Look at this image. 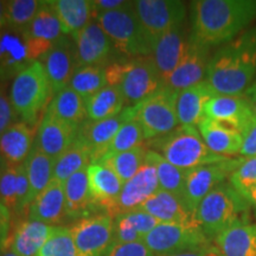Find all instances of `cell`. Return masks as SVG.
Masks as SVG:
<instances>
[{
	"label": "cell",
	"instance_id": "obj_23",
	"mask_svg": "<svg viewBox=\"0 0 256 256\" xmlns=\"http://www.w3.org/2000/svg\"><path fill=\"white\" fill-rule=\"evenodd\" d=\"M28 218L57 226L68 220L66 194L62 182L52 178L49 185L34 198L28 211Z\"/></svg>",
	"mask_w": 256,
	"mask_h": 256
},
{
	"label": "cell",
	"instance_id": "obj_11",
	"mask_svg": "<svg viewBox=\"0 0 256 256\" xmlns=\"http://www.w3.org/2000/svg\"><path fill=\"white\" fill-rule=\"evenodd\" d=\"M242 158H230L215 164L188 170L183 200L192 212H196L202 200L218 185L229 180L230 174L241 164Z\"/></svg>",
	"mask_w": 256,
	"mask_h": 256
},
{
	"label": "cell",
	"instance_id": "obj_52",
	"mask_svg": "<svg viewBox=\"0 0 256 256\" xmlns=\"http://www.w3.org/2000/svg\"><path fill=\"white\" fill-rule=\"evenodd\" d=\"M243 96H244L246 100H247L249 106H250L252 113H254L256 118V76L254 81L250 83V86L243 92Z\"/></svg>",
	"mask_w": 256,
	"mask_h": 256
},
{
	"label": "cell",
	"instance_id": "obj_45",
	"mask_svg": "<svg viewBox=\"0 0 256 256\" xmlns=\"http://www.w3.org/2000/svg\"><path fill=\"white\" fill-rule=\"evenodd\" d=\"M228 182L248 200L252 190L256 188V156L242 158L241 164L230 174Z\"/></svg>",
	"mask_w": 256,
	"mask_h": 256
},
{
	"label": "cell",
	"instance_id": "obj_28",
	"mask_svg": "<svg viewBox=\"0 0 256 256\" xmlns=\"http://www.w3.org/2000/svg\"><path fill=\"white\" fill-rule=\"evenodd\" d=\"M197 128L211 152L226 158L241 153L242 134L234 127L204 118Z\"/></svg>",
	"mask_w": 256,
	"mask_h": 256
},
{
	"label": "cell",
	"instance_id": "obj_27",
	"mask_svg": "<svg viewBox=\"0 0 256 256\" xmlns=\"http://www.w3.org/2000/svg\"><path fill=\"white\" fill-rule=\"evenodd\" d=\"M56 226L34 220H20L10 235L8 248L18 256H37Z\"/></svg>",
	"mask_w": 256,
	"mask_h": 256
},
{
	"label": "cell",
	"instance_id": "obj_18",
	"mask_svg": "<svg viewBox=\"0 0 256 256\" xmlns=\"http://www.w3.org/2000/svg\"><path fill=\"white\" fill-rule=\"evenodd\" d=\"M78 128L46 112L38 124L34 147L56 160L78 139Z\"/></svg>",
	"mask_w": 256,
	"mask_h": 256
},
{
	"label": "cell",
	"instance_id": "obj_10",
	"mask_svg": "<svg viewBox=\"0 0 256 256\" xmlns=\"http://www.w3.org/2000/svg\"><path fill=\"white\" fill-rule=\"evenodd\" d=\"M164 87L162 76L151 56L138 57L124 62L119 88L124 101L136 106Z\"/></svg>",
	"mask_w": 256,
	"mask_h": 256
},
{
	"label": "cell",
	"instance_id": "obj_22",
	"mask_svg": "<svg viewBox=\"0 0 256 256\" xmlns=\"http://www.w3.org/2000/svg\"><path fill=\"white\" fill-rule=\"evenodd\" d=\"M255 115L250 106L241 95L215 94L206 106V118L229 124L240 133L250 122Z\"/></svg>",
	"mask_w": 256,
	"mask_h": 256
},
{
	"label": "cell",
	"instance_id": "obj_56",
	"mask_svg": "<svg viewBox=\"0 0 256 256\" xmlns=\"http://www.w3.org/2000/svg\"><path fill=\"white\" fill-rule=\"evenodd\" d=\"M0 256H18V255H17V254H14V252H11V250H10V249H8V250L2 252V254L0 255Z\"/></svg>",
	"mask_w": 256,
	"mask_h": 256
},
{
	"label": "cell",
	"instance_id": "obj_13",
	"mask_svg": "<svg viewBox=\"0 0 256 256\" xmlns=\"http://www.w3.org/2000/svg\"><path fill=\"white\" fill-rule=\"evenodd\" d=\"M210 48L200 43L191 36L183 58L174 72L164 80V87L179 92L184 89L206 81Z\"/></svg>",
	"mask_w": 256,
	"mask_h": 256
},
{
	"label": "cell",
	"instance_id": "obj_26",
	"mask_svg": "<svg viewBox=\"0 0 256 256\" xmlns=\"http://www.w3.org/2000/svg\"><path fill=\"white\" fill-rule=\"evenodd\" d=\"M34 127L16 121L0 136V156L8 166L23 165L34 147Z\"/></svg>",
	"mask_w": 256,
	"mask_h": 256
},
{
	"label": "cell",
	"instance_id": "obj_25",
	"mask_svg": "<svg viewBox=\"0 0 256 256\" xmlns=\"http://www.w3.org/2000/svg\"><path fill=\"white\" fill-rule=\"evenodd\" d=\"M188 40L190 34H186L183 24L168 31L156 42L151 57L159 70L162 82L183 58Z\"/></svg>",
	"mask_w": 256,
	"mask_h": 256
},
{
	"label": "cell",
	"instance_id": "obj_54",
	"mask_svg": "<svg viewBox=\"0 0 256 256\" xmlns=\"http://www.w3.org/2000/svg\"><path fill=\"white\" fill-rule=\"evenodd\" d=\"M5 2L0 0V32L6 28V18H5Z\"/></svg>",
	"mask_w": 256,
	"mask_h": 256
},
{
	"label": "cell",
	"instance_id": "obj_42",
	"mask_svg": "<svg viewBox=\"0 0 256 256\" xmlns=\"http://www.w3.org/2000/svg\"><path fill=\"white\" fill-rule=\"evenodd\" d=\"M40 0H8L5 2L6 28L25 32L40 6Z\"/></svg>",
	"mask_w": 256,
	"mask_h": 256
},
{
	"label": "cell",
	"instance_id": "obj_12",
	"mask_svg": "<svg viewBox=\"0 0 256 256\" xmlns=\"http://www.w3.org/2000/svg\"><path fill=\"white\" fill-rule=\"evenodd\" d=\"M69 228L78 256H104L113 246L114 218L106 214L78 220Z\"/></svg>",
	"mask_w": 256,
	"mask_h": 256
},
{
	"label": "cell",
	"instance_id": "obj_32",
	"mask_svg": "<svg viewBox=\"0 0 256 256\" xmlns=\"http://www.w3.org/2000/svg\"><path fill=\"white\" fill-rule=\"evenodd\" d=\"M160 222L142 209H136L114 217L113 244L142 242Z\"/></svg>",
	"mask_w": 256,
	"mask_h": 256
},
{
	"label": "cell",
	"instance_id": "obj_1",
	"mask_svg": "<svg viewBox=\"0 0 256 256\" xmlns=\"http://www.w3.org/2000/svg\"><path fill=\"white\" fill-rule=\"evenodd\" d=\"M256 20V0L191 2V36L206 46H223Z\"/></svg>",
	"mask_w": 256,
	"mask_h": 256
},
{
	"label": "cell",
	"instance_id": "obj_20",
	"mask_svg": "<svg viewBox=\"0 0 256 256\" xmlns=\"http://www.w3.org/2000/svg\"><path fill=\"white\" fill-rule=\"evenodd\" d=\"M130 115L132 108L128 106L116 116L100 121L86 120L80 126L78 138L90 148L94 162H98L107 153L115 134Z\"/></svg>",
	"mask_w": 256,
	"mask_h": 256
},
{
	"label": "cell",
	"instance_id": "obj_6",
	"mask_svg": "<svg viewBox=\"0 0 256 256\" xmlns=\"http://www.w3.org/2000/svg\"><path fill=\"white\" fill-rule=\"evenodd\" d=\"M96 20L121 55L130 60L152 55V46L140 24L133 2H128L116 11L96 16Z\"/></svg>",
	"mask_w": 256,
	"mask_h": 256
},
{
	"label": "cell",
	"instance_id": "obj_24",
	"mask_svg": "<svg viewBox=\"0 0 256 256\" xmlns=\"http://www.w3.org/2000/svg\"><path fill=\"white\" fill-rule=\"evenodd\" d=\"M28 180L25 166H5L0 172V203L12 216L22 217L28 211Z\"/></svg>",
	"mask_w": 256,
	"mask_h": 256
},
{
	"label": "cell",
	"instance_id": "obj_43",
	"mask_svg": "<svg viewBox=\"0 0 256 256\" xmlns=\"http://www.w3.org/2000/svg\"><path fill=\"white\" fill-rule=\"evenodd\" d=\"M130 108H132V106H130ZM144 140H145V136H144L142 127L139 124V121L134 118L132 108V115L124 121V124L115 134L106 154L126 152L130 150L136 148V147L142 146Z\"/></svg>",
	"mask_w": 256,
	"mask_h": 256
},
{
	"label": "cell",
	"instance_id": "obj_49",
	"mask_svg": "<svg viewBox=\"0 0 256 256\" xmlns=\"http://www.w3.org/2000/svg\"><path fill=\"white\" fill-rule=\"evenodd\" d=\"M128 2L124 0H94L92 2V8H94V16L108 14V12L116 11L124 5H127Z\"/></svg>",
	"mask_w": 256,
	"mask_h": 256
},
{
	"label": "cell",
	"instance_id": "obj_31",
	"mask_svg": "<svg viewBox=\"0 0 256 256\" xmlns=\"http://www.w3.org/2000/svg\"><path fill=\"white\" fill-rule=\"evenodd\" d=\"M66 194V217L70 220H78L92 215H96L89 192L87 168L82 170L63 183Z\"/></svg>",
	"mask_w": 256,
	"mask_h": 256
},
{
	"label": "cell",
	"instance_id": "obj_44",
	"mask_svg": "<svg viewBox=\"0 0 256 256\" xmlns=\"http://www.w3.org/2000/svg\"><path fill=\"white\" fill-rule=\"evenodd\" d=\"M37 256H78L69 226H57Z\"/></svg>",
	"mask_w": 256,
	"mask_h": 256
},
{
	"label": "cell",
	"instance_id": "obj_47",
	"mask_svg": "<svg viewBox=\"0 0 256 256\" xmlns=\"http://www.w3.org/2000/svg\"><path fill=\"white\" fill-rule=\"evenodd\" d=\"M242 134V148H241V158H250L256 156V118L249 122L244 130L241 132Z\"/></svg>",
	"mask_w": 256,
	"mask_h": 256
},
{
	"label": "cell",
	"instance_id": "obj_38",
	"mask_svg": "<svg viewBox=\"0 0 256 256\" xmlns=\"http://www.w3.org/2000/svg\"><path fill=\"white\" fill-rule=\"evenodd\" d=\"M92 162H94L92 152L78 138L75 142L55 160L54 178L64 183L72 176L87 168Z\"/></svg>",
	"mask_w": 256,
	"mask_h": 256
},
{
	"label": "cell",
	"instance_id": "obj_3",
	"mask_svg": "<svg viewBox=\"0 0 256 256\" xmlns=\"http://www.w3.org/2000/svg\"><path fill=\"white\" fill-rule=\"evenodd\" d=\"M249 214L250 203L226 182L200 202L194 215L204 234L212 240L232 226L249 223Z\"/></svg>",
	"mask_w": 256,
	"mask_h": 256
},
{
	"label": "cell",
	"instance_id": "obj_53",
	"mask_svg": "<svg viewBox=\"0 0 256 256\" xmlns=\"http://www.w3.org/2000/svg\"><path fill=\"white\" fill-rule=\"evenodd\" d=\"M11 220H12L11 212H10L8 208H5L2 203H0V220L5 223H11Z\"/></svg>",
	"mask_w": 256,
	"mask_h": 256
},
{
	"label": "cell",
	"instance_id": "obj_57",
	"mask_svg": "<svg viewBox=\"0 0 256 256\" xmlns=\"http://www.w3.org/2000/svg\"><path fill=\"white\" fill-rule=\"evenodd\" d=\"M5 166H6V164L4 162V160H2V156H0V172L5 168Z\"/></svg>",
	"mask_w": 256,
	"mask_h": 256
},
{
	"label": "cell",
	"instance_id": "obj_2",
	"mask_svg": "<svg viewBox=\"0 0 256 256\" xmlns=\"http://www.w3.org/2000/svg\"><path fill=\"white\" fill-rule=\"evenodd\" d=\"M256 76V25L210 57L206 82L215 94L241 95Z\"/></svg>",
	"mask_w": 256,
	"mask_h": 256
},
{
	"label": "cell",
	"instance_id": "obj_41",
	"mask_svg": "<svg viewBox=\"0 0 256 256\" xmlns=\"http://www.w3.org/2000/svg\"><path fill=\"white\" fill-rule=\"evenodd\" d=\"M70 87L81 96L83 100H87L92 95L107 87L104 66H80L75 70Z\"/></svg>",
	"mask_w": 256,
	"mask_h": 256
},
{
	"label": "cell",
	"instance_id": "obj_8",
	"mask_svg": "<svg viewBox=\"0 0 256 256\" xmlns=\"http://www.w3.org/2000/svg\"><path fill=\"white\" fill-rule=\"evenodd\" d=\"M177 94L162 87L148 98L132 106L134 118L142 124L146 140L164 136L179 126Z\"/></svg>",
	"mask_w": 256,
	"mask_h": 256
},
{
	"label": "cell",
	"instance_id": "obj_14",
	"mask_svg": "<svg viewBox=\"0 0 256 256\" xmlns=\"http://www.w3.org/2000/svg\"><path fill=\"white\" fill-rule=\"evenodd\" d=\"M34 60L30 42L24 32L6 28L0 32V83L14 81Z\"/></svg>",
	"mask_w": 256,
	"mask_h": 256
},
{
	"label": "cell",
	"instance_id": "obj_15",
	"mask_svg": "<svg viewBox=\"0 0 256 256\" xmlns=\"http://www.w3.org/2000/svg\"><path fill=\"white\" fill-rule=\"evenodd\" d=\"M159 188L156 170L154 165L146 159L139 172L124 184L116 203L108 211L107 215L114 218L124 212L139 209L144 202L153 196Z\"/></svg>",
	"mask_w": 256,
	"mask_h": 256
},
{
	"label": "cell",
	"instance_id": "obj_50",
	"mask_svg": "<svg viewBox=\"0 0 256 256\" xmlns=\"http://www.w3.org/2000/svg\"><path fill=\"white\" fill-rule=\"evenodd\" d=\"M170 256H223L218 250V248L215 246H206V247L194 249V250L178 252V254H174Z\"/></svg>",
	"mask_w": 256,
	"mask_h": 256
},
{
	"label": "cell",
	"instance_id": "obj_17",
	"mask_svg": "<svg viewBox=\"0 0 256 256\" xmlns=\"http://www.w3.org/2000/svg\"><path fill=\"white\" fill-rule=\"evenodd\" d=\"M75 43L78 68L86 66H107L114 46L102 28L90 22L76 34H72Z\"/></svg>",
	"mask_w": 256,
	"mask_h": 256
},
{
	"label": "cell",
	"instance_id": "obj_5",
	"mask_svg": "<svg viewBox=\"0 0 256 256\" xmlns=\"http://www.w3.org/2000/svg\"><path fill=\"white\" fill-rule=\"evenodd\" d=\"M52 96L43 64L37 60L12 81L8 98L20 121L34 127Z\"/></svg>",
	"mask_w": 256,
	"mask_h": 256
},
{
	"label": "cell",
	"instance_id": "obj_46",
	"mask_svg": "<svg viewBox=\"0 0 256 256\" xmlns=\"http://www.w3.org/2000/svg\"><path fill=\"white\" fill-rule=\"evenodd\" d=\"M104 256H156L144 242L126 243V244H113Z\"/></svg>",
	"mask_w": 256,
	"mask_h": 256
},
{
	"label": "cell",
	"instance_id": "obj_30",
	"mask_svg": "<svg viewBox=\"0 0 256 256\" xmlns=\"http://www.w3.org/2000/svg\"><path fill=\"white\" fill-rule=\"evenodd\" d=\"M215 95L206 81L184 89L177 94V115L179 124L198 126L206 118V106Z\"/></svg>",
	"mask_w": 256,
	"mask_h": 256
},
{
	"label": "cell",
	"instance_id": "obj_9",
	"mask_svg": "<svg viewBox=\"0 0 256 256\" xmlns=\"http://www.w3.org/2000/svg\"><path fill=\"white\" fill-rule=\"evenodd\" d=\"M133 6L152 50L160 37L183 25L186 18V5L178 0H136Z\"/></svg>",
	"mask_w": 256,
	"mask_h": 256
},
{
	"label": "cell",
	"instance_id": "obj_34",
	"mask_svg": "<svg viewBox=\"0 0 256 256\" xmlns=\"http://www.w3.org/2000/svg\"><path fill=\"white\" fill-rule=\"evenodd\" d=\"M215 241L223 256H256V224L232 226L220 232Z\"/></svg>",
	"mask_w": 256,
	"mask_h": 256
},
{
	"label": "cell",
	"instance_id": "obj_19",
	"mask_svg": "<svg viewBox=\"0 0 256 256\" xmlns=\"http://www.w3.org/2000/svg\"><path fill=\"white\" fill-rule=\"evenodd\" d=\"M30 42L31 52L34 60H42L51 46L66 34L57 16L48 2H42L37 14L24 32Z\"/></svg>",
	"mask_w": 256,
	"mask_h": 256
},
{
	"label": "cell",
	"instance_id": "obj_7",
	"mask_svg": "<svg viewBox=\"0 0 256 256\" xmlns=\"http://www.w3.org/2000/svg\"><path fill=\"white\" fill-rule=\"evenodd\" d=\"M142 242L156 256H170L210 246V238L198 223L160 222Z\"/></svg>",
	"mask_w": 256,
	"mask_h": 256
},
{
	"label": "cell",
	"instance_id": "obj_16",
	"mask_svg": "<svg viewBox=\"0 0 256 256\" xmlns=\"http://www.w3.org/2000/svg\"><path fill=\"white\" fill-rule=\"evenodd\" d=\"M46 70L51 90L55 95L62 89L69 87L70 80L78 69L75 43L72 38L63 36L40 60Z\"/></svg>",
	"mask_w": 256,
	"mask_h": 256
},
{
	"label": "cell",
	"instance_id": "obj_40",
	"mask_svg": "<svg viewBox=\"0 0 256 256\" xmlns=\"http://www.w3.org/2000/svg\"><path fill=\"white\" fill-rule=\"evenodd\" d=\"M146 153L147 148L140 146L126 152L106 154L98 162L108 166L124 184L132 179L145 164Z\"/></svg>",
	"mask_w": 256,
	"mask_h": 256
},
{
	"label": "cell",
	"instance_id": "obj_51",
	"mask_svg": "<svg viewBox=\"0 0 256 256\" xmlns=\"http://www.w3.org/2000/svg\"><path fill=\"white\" fill-rule=\"evenodd\" d=\"M10 226L11 223H5L0 220V255L8 250L10 242Z\"/></svg>",
	"mask_w": 256,
	"mask_h": 256
},
{
	"label": "cell",
	"instance_id": "obj_21",
	"mask_svg": "<svg viewBox=\"0 0 256 256\" xmlns=\"http://www.w3.org/2000/svg\"><path fill=\"white\" fill-rule=\"evenodd\" d=\"M89 192L98 212L104 211L107 215L119 198L124 183L112 170L102 164L94 162L87 168Z\"/></svg>",
	"mask_w": 256,
	"mask_h": 256
},
{
	"label": "cell",
	"instance_id": "obj_4",
	"mask_svg": "<svg viewBox=\"0 0 256 256\" xmlns=\"http://www.w3.org/2000/svg\"><path fill=\"white\" fill-rule=\"evenodd\" d=\"M148 147L172 165L186 171L230 159L211 152L196 126L179 124L166 136L150 140Z\"/></svg>",
	"mask_w": 256,
	"mask_h": 256
},
{
	"label": "cell",
	"instance_id": "obj_33",
	"mask_svg": "<svg viewBox=\"0 0 256 256\" xmlns=\"http://www.w3.org/2000/svg\"><path fill=\"white\" fill-rule=\"evenodd\" d=\"M48 4L56 14L66 36L87 26L94 16L90 0H49Z\"/></svg>",
	"mask_w": 256,
	"mask_h": 256
},
{
	"label": "cell",
	"instance_id": "obj_35",
	"mask_svg": "<svg viewBox=\"0 0 256 256\" xmlns=\"http://www.w3.org/2000/svg\"><path fill=\"white\" fill-rule=\"evenodd\" d=\"M46 113L64 122L78 127L88 120L84 100L70 86L52 96L46 108Z\"/></svg>",
	"mask_w": 256,
	"mask_h": 256
},
{
	"label": "cell",
	"instance_id": "obj_55",
	"mask_svg": "<svg viewBox=\"0 0 256 256\" xmlns=\"http://www.w3.org/2000/svg\"><path fill=\"white\" fill-rule=\"evenodd\" d=\"M248 202L250 203V206H252V208H254L255 215H256V188H254V190H252L250 196H249Z\"/></svg>",
	"mask_w": 256,
	"mask_h": 256
},
{
	"label": "cell",
	"instance_id": "obj_48",
	"mask_svg": "<svg viewBox=\"0 0 256 256\" xmlns=\"http://www.w3.org/2000/svg\"><path fill=\"white\" fill-rule=\"evenodd\" d=\"M17 114L12 107L10 98L0 88V136L5 132L12 124L16 122Z\"/></svg>",
	"mask_w": 256,
	"mask_h": 256
},
{
	"label": "cell",
	"instance_id": "obj_39",
	"mask_svg": "<svg viewBox=\"0 0 256 256\" xmlns=\"http://www.w3.org/2000/svg\"><path fill=\"white\" fill-rule=\"evenodd\" d=\"M146 159L151 162L156 170L160 190L168 191L183 200L186 180V170H182L172 165L159 153L147 150Z\"/></svg>",
	"mask_w": 256,
	"mask_h": 256
},
{
	"label": "cell",
	"instance_id": "obj_36",
	"mask_svg": "<svg viewBox=\"0 0 256 256\" xmlns=\"http://www.w3.org/2000/svg\"><path fill=\"white\" fill-rule=\"evenodd\" d=\"M24 166L28 180V206H30L34 198L49 185L51 179L54 178L55 159L34 147L28 159L25 160Z\"/></svg>",
	"mask_w": 256,
	"mask_h": 256
},
{
	"label": "cell",
	"instance_id": "obj_29",
	"mask_svg": "<svg viewBox=\"0 0 256 256\" xmlns=\"http://www.w3.org/2000/svg\"><path fill=\"white\" fill-rule=\"evenodd\" d=\"M139 209L146 211L159 222L198 223L194 212L188 209L182 198L160 188L144 202Z\"/></svg>",
	"mask_w": 256,
	"mask_h": 256
},
{
	"label": "cell",
	"instance_id": "obj_37",
	"mask_svg": "<svg viewBox=\"0 0 256 256\" xmlns=\"http://www.w3.org/2000/svg\"><path fill=\"white\" fill-rule=\"evenodd\" d=\"M87 119L100 121L116 116L124 110V98L119 87L107 86L84 100Z\"/></svg>",
	"mask_w": 256,
	"mask_h": 256
}]
</instances>
